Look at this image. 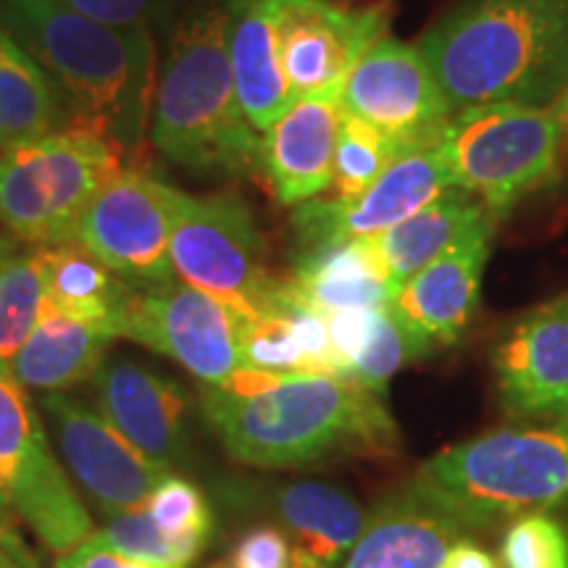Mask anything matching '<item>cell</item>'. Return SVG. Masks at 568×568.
Returning <instances> with one entry per match:
<instances>
[{"instance_id": "6da1fadb", "label": "cell", "mask_w": 568, "mask_h": 568, "mask_svg": "<svg viewBox=\"0 0 568 568\" xmlns=\"http://www.w3.org/2000/svg\"><path fill=\"white\" fill-rule=\"evenodd\" d=\"M201 414L224 450L255 468H297L395 445L379 395L339 376L243 366L222 387L201 389Z\"/></svg>"}, {"instance_id": "7a4b0ae2", "label": "cell", "mask_w": 568, "mask_h": 568, "mask_svg": "<svg viewBox=\"0 0 568 568\" xmlns=\"http://www.w3.org/2000/svg\"><path fill=\"white\" fill-rule=\"evenodd\" d=\"M0 27L59 82L74 119L122 151L140 148L153 119V27H116L63 0H0Z\"/></svg>"}, {"instance_id": "3957f363", "label": "cell", "mask_w": 568, "mask_h": 568, "mask_svg": "<svg viewBox=\"0 0 568 568\" xmlns=\"http://www.w3.org/2000/svg\"><path fill=\"white\" fill-rule=\"evenodd\" d=\"M418 51L453 113L552 105L568 84V0H460Z\"/></svg>"}, {"instance_id": "277c9868", "label": "cell", "mask_w": 568, "mask_h": 568, "mask_svg": "<svg viewBox=\"0 0 568 568\" xmlns=\"http://www.w3.org/2000/svg\"><path fill=\"white\" fill-rule=\"evenodd\" d=\"M224 30L219 6L184 19L155 88L153 145L195 174H247L258 166L261 134L240 109Z\"/></svg>"}, {"instance_id": "5b68a950", "label": "cell", "mask_w": 568, "mask_h": 568, "mask_svg": "<svg viewBox=\"0 0 568 568\" xmlns=\"http://www.w3.org/2000/svg\"><path fill=\"white\" fill-rule=\"evenodd\" d=\"M410 493L460 527L568 510V422L503 426L426 460Z\"/></svg>"}, {"instance_id": "8992f818", "label": "cell", "mask_w": 568, "mask_h": 568, "mask_svg": "<svg viewBox=\"0 0 568 568\" xmlns=\"http://www.w3.org/2000/svg\"><path fill=\"white\" fill-rule=\"evenodd\" d=\"M122 169V148L82 126L0 151V226L32 247L71 243L84 205Z\"/></svg>"}, {"instance_id": "52a82bcc", "label": "cell", "mask_w": 568, "mask_h": 568, "mask_svg": "<svg viewBox=\"0 0 568 568\" xmlns=\"http://www.w3.org/2000/svg\"><path fill=\"white\" fill-rule=\"evenodd\" d=\"M437 145L453 184L500 216L556 180L560 124L552 105H471L447 119Z\"/></svg>"}, {"instance_id": "ba28073f", "label": "cell", "mask_w": 568, "mask_h": 568, "mask_svg": "<svg viewBox=\"0 0 568 568\" xmlns=\"http://www.w3.org/2000/svg\"><path fill=\"white\" fill-rule=\"evenodd\" d=\"M169 258L176 280L193 284L243 316L261 314L276 280L266 268V243L243 197H209L174 190Z\"/></svg>"}, {"instance_id": "9c48e42d", "label": "cell", "mask_w": 568, "mask_h": 568, "mask_svg": "<svg viewBox=\"0 0 568 568\" xmlns=\"http://www.w3.org/2000/svg\"><path fill=\"white\" fill-rule=\"evenodd\" d=\"M0 481L17 516L45 550H74L92 531L88 503L69 479L34 400L0 372Z\"/></svg>"}, {"instance_id": "30bf717a", "label": "cell", "mask_w": 568, "mask_h": 568, "mask_svg": "<svg viewBox=\"0 0 568 568\" xmlns=\"http://www.w3.org/2000/svg\"><path fill=\"white\" fill-rule=\"evenodd\" d=\"M243 314L182 280L132 287L119 316V337L166 355L203 387H222L243 368Z\"/></svg>"}, {"instance_id": "8fae6325", "label": "cell", "mask_w": 568, "mask_h": 568, "mask_svg": "<svg viewBox=\"0 0 568 568\" xmlns=\"http://www.w3.org/2000/svg\"><path fill=\"white\" fill-rule=\"evenodd\" d=\"M174 187L138 169H122L90 197L71 243L111 268L130 287L174 280L169 258Z\"/></svg>"}, {"instance_id": "7c38bea8", "label": "cell", "mask_w": 568, "mask_h": 568, "mask_svg": "<svg viewBox=\"0 0 568 568\" xmlns=\"http://www.w3.org/2000/svg\"><path fill=\"white\" fill-rule=\"evenodd\" d=\"M40 410L69 479L103 521L145 508L155 487L169 477L77 397L45 393Z\"/></svg>"}, {"instance_id": "4fadbf2b", "label": "cell", "mask_w": 568, "mask_h": 568, "mask_svg": "<svg viewBox=\"0 0 568 568\" xmlns=\"http://www.w3.org/2000/svg\"><path fill=\"white\" fill-rule=\"evenodd\" d=\"M337 103L343 113L374 126L395 153L437 142L453 116L418 45H406L387 34L361 55Z\"/></svg>"}, {"instance_id": "5bb4252c", "label": "cell", "mask_w": 568, "mask_h": 568, "mask_svg": "<svg viewBox=\"0 0 568 568\" xmlns=\"http://www.w3.org/2000/svg\"><path fill=\"white\" fill-rule=\"evenodd\" d=\"M272 17L293 98H339L361 55L385 38L389 6L351 11L332 0H272Z\"/></svg>"}, {"instance_id": "9a60e30c", "label": "cell", "mask_w": 568, "mask_h": 568, "mask_svg": "<svg viewBox=\"0 0 568 568\" xmlns=\"http://www.w3.org/2000/svg\"><path fill=\"white\" fill-rule=\"evenodd\" d=\"M437 142L395 153L382 174L355 197L297 205L293 226L301 243L314 247L337 240L376 237L456 187Z\"/></svg>"}, {"instance_id": "2e32d148", "label": "cell", "mask_w": 568, "mask_h": 568, "mask_svg": "<svg viewBox=\"0 0 568 568\" xmlns=\"http://www.w3.org/2000/svg\"><path fill=\"white\" fill-rule=\"evenodd\" d=\"M88 385L92 408L148 460L169 474L190 466L193 397L180 382L130 355H109Z\"/></svg>"}, {"instance_id": "e0dca14e", "label": "cell", "mask_w": 568, "mask_h": 568, "mask_svg": "<svg viewBox=\"0 0 568 568\" xmlns=\"http://www.w3.org/2000/svg\"><path fill=\"white\" fill-rule=\"evenodd\" d=\"M497 387L516 416H560L568 406V295L539 305L503 335Z\"/></svg>"}, {"instance_id": "ac0fdd59", "label": "cell", "mask_w": 568, "mask_h": 568, "mask_svg": "<svg viewBox=\"0 0 568 568\" xmlns=\"http://www.w3.org/2000/svg\"><path fill=\"white\" fill-rule=\"evenodd\" d=\"M224 493L226 500L237 506H255L272 514L293 537V550L324 568H337L366 527L358 500L324 481H287L272 487L226 485Z\"/></svg>"}, {"instance_id": "d6986e66", "label": "cell", "mask_w": 568, "mask_h": 568, "mask_svg": "<svg viewBox=\"0 0 568 568\" xmlns=\"http://www.w3.org/2000/svg\"><path fill=\"white\" fill-rule=\"evenodd\" d=\"M493 234L495 230L474 234L403 282L389 297L393 314L426 343H456L477 314Z\"/></svg>"}, {"instance_id": "ffe728a7", "label": "cell", "mask_w": 568, "mask_h": 568, "mask_svg": "<svg viewBox=\"0 0 568 568\" xmlns=\"http://www.w3.org/2000/svg\"><path fill=\"white\" fill-rule=\"evenodd\" d=\"M343 124L337 98H295L261 134L258 166L284 205H301L329 190Z\"/></svg>"}, {"instance_id": "44dd1931", "label": "cell", "mask_w": 568, "mask_h": 568, "mask_svg": "<svg viewBox=\"0 0 568 568\" xmlns=\"http://www.w3.org/2000/svg\"><path fill=\"white\" fill-rule=\"evenodd\" d=\"M226 55L240 109L258 134H264L293 105L287 77L276 48L272 0H226Z\"/></svg>"}, {"instance_id": "7402d4cb", "label": "cell", "mask_w": 568, "mask_h": 568, "mask_svg": "<svg viewBox=\"0 0 568 568\" xmlns=\"http://www.w3.org/2000/svg\"><path fill=\"white\" fill-rule=\"evenodd\" d=\"M460 529L456 518L408 493L366 518L345 568H439Z\"/></svg>"}, {"instance_id": "603a6c76", "label": "cell", "mask_w": 568, "mask_h": 568, "mask_svg": "<svg viewBox=\"0 0 568 568\" xmlns=\"http://www.w3.org/2000/svg\"><path fill=\"white\" fill-rule=\"evenodd\" d=\"M290 284L326 316L347 308H385L395 293L376 237L305 247Z\"/></svg>"}, {"instance_id": "cb8c5ba5", "label": "cell", "mask_w": 568, "mask_h": 568, "mask_svg": "<svg viewBox=\"0 0 568 568\" xmlns=\"http://www.w3.org/2000/svg\"><path fill=\"white\" fill-rule=\"evenodd\" d=\"M495 213L477 195L466 193L464 187H450L406 222L376 234L393 287L397 290L474 234L495 230Z\"/></svg>"}, {"instance_id": "d4e9b609", "label": "cell", "mask_w": 568, "mask_h": 568, "mask_svg": "<svg viewBox=\"0 0 568 568\" xmlns=\"http://www.w3.org/2000/svg\"><path fill=\"white\" fill-rule=\"evenodd\" d=\"M111 345L113 337L59 314L51 303L42 301L30 337L13 355L11 376L27 389L67 393L92 379L109 358Z\"/></svg>"}, {"instance_id": "484cf974", "label": "cell", "mask_w": 568, "mask_h": 568, "mask_svg": "<svg viewBox=\"0 0 568 568\" xmlns=\"http://www.w3.org/2000/svg\"><path fill=\"white\" fill-rule=\"evenodd\" d=\"M45 274V303L63 316L119 339V316L130 284L77 243L38 247Z\"/></svg>"}, {"instance_id": "4316f807", "label": "cell", "mask_w": 568, "mask_h": 568, "mask_svg": "<svg viewBox=\"0 0 568 568\" xmlns=\"http://www.w3.org/2000/svg\"><path fill=\"white\" fill-rule=\"evenodd\" d=\"M61 116L51 74L0 27V151L51 134Z\"/></svg>"}, {"instance_id": "83f0119b", "label": "cell", "mask_w": 568, "mask_h": 568, "mask_svg": "<svg viewBox=\"0 0 568 568\" xmlns=\"http://www.w3.org/2000/svg\"><path fill=\"white\" fill-rule=\"evenodd\" d=\"M45 301L40 251H9L0 258V372L11 374L13 355L30 337Z\"/></svg>"}, {"instance_id": "f1b7e54d", "label": "cell", "mask_w": 568, "mask_h": 568, "mask_svg": "<svg viewBox=\"0 0 568 568\" xmlns=\"http://www.w3.org/2000/svg\"><path fill=\"white\" fill-rule=\"evenodd\" d=\"M95 535L126 558L174 568H187L209 545V539L195 535H169L148 516L145 508L105 518L103 529Z\"/></svg>"}, {"instance_id": "f546056e", "label": "cell", "mask_w": 568, "mask_h": 568, "mask_svg": "<svg viewBox=\"0 0 568 568\" xmlns=\"http://www.w3.org/2000/svg\"><path fill=\"white\" fill-rule=\"evenodd\" d=\"M429 351L432 343H426L422 335L408 329V326L393 314V308L385 305V308L379 311V318H376V326L366 351L361 353L358 361H355L347 379L366 387L368 393L379 395L385 393L387 382L393 379L403 366L422 358V355Z\"/></svg>"}, {"instance_id": "4dcf8cb0", "label": "cell", "mask_w": 568, "mask_h": 568, "mask_svg": "<svg viewBox=\"0 0 568 568\" xmlns=\"http://www.w3.org/2000/svg\"><path fill=\"white\" fill-rule=\"evenodd\" d=\"M393 145L374 126L351 113H343L335 151V176H332V184L337 187V201L364 193L382 174V169L393 161Z\"/></svg>"}, {"instance_id": "1f68e13d", "label": "cell", "mask_w": 568, "mask_h": 568, "mask_svg": "<svg viewBox=\"0 0 568 568\" xmlns=\"http://www.w3.org/2000/svg\"><path fill=\"white\" fill-rule=\"evenodd\" d=\"M240 353H243V366L247 368L276 374H303V355L293 335V326L272 308L243 318Z\"/></svg>"}, {"instance_id": "d6a6232c", "label": "cell", "mask_w": 568, "mask_h": 568, "mask_svg": "<svg viewBox=\"0 0 568 568\" xmlns=\"http://www.w3.org/2000/svg\"><path fill=\"white\" fill-rule=\"evenodd\" d=\"M503 568H568V535L548 514H527L503 537Z\"/></svg>"}, {"instance_id": "836d02e7", "label": "cell", "mask_w": 568, "mask_h": 568, "mask_svg": "<svg viewBox=\"0 0 568 568\" xmlns=\"http://www.w3.org/2000/svg\"><path fill=\"white\" fill-rule=\"evenodd\" d=\"M148 516L169 535H195L211 539L213 510L203 489L190 479L169 474L148 500Z\"/></svg>"}, {"instance_id": "e575fe53", "label": "cell", "mask_w": 568, "mask_h": 568, "mask_svg": "<svg viewBox=\"0 0 568 568\" xmlns=\"http://www.w3.org/2000/svg\"><path fill=\"white\" fill-rule=\"evenodd\" d=\"M379 311L382 308H347L326 316V324H329V343L332 353H335L339 379H347L355 361H358L361 353L366 351L376 326V318H379Z\"/></svg>"}, {"instance_id": "d590c367", "label": "cell", "mask_w": 568, "mask_h": 568, "mask_svg": "<svg viewBox=\"0 0 568 568\" xmlns=\"http://www.w3.org/2000/svg\"><path fill=\"white\" fill-rule=\"evenodd\" d=\"M71 9L116 27H153L174 11L180 0H63Z\"/></svg>"}, {"instance_id": "8d00e7d4", "label": "cell", "mask_w": 568, "mask_h": 568, "mask_svg": "<svg viewBox=\"0 0 568 568\" xmlns=\"http://www.w3.org/2000/svg\"><path fill=\"white\" fill-rule=\"evenodd\" d=\"M226 568H293V545L276 527H255L234 542Z\"/></svg>"}, {"instance_id": "74e56055", "label": "cell", "mask_w": 568, "mask_h": 568, "mask_svg": "<svg viewBox=\"0 0 568 568\" xmlns=\"http://www.w3.org/2000/svg\"><path fill=\"white\" fill-rule=\"evenodd\" d=\"M55 568H174V566H155L148 560H134L126 558L122 552H116L103 542L101 537L92 531L84 542L77 545L74 550L63 552L55 560Z\"/></svg>"}, {"instance_id": "f35d334b", "label": "cell", "mask_w": 568, "mask_h": 568, "mask_svg": "<svg viewBox=\"0 0 568 568\" xmlns=\"http://www.w3.org/2000/svg\"><path fill=\"white\" fill-rule=\"evenodd\" d=\"M0 550L9 552L21 568H42V560L34 556V550L27 545L17 527V510L11 506V497L0 481Z\"/></svg>"}, {"instance_id": "ab89813d", "label": "cell", "mask_w": 568, "mask_h": 568, "mask_svg": "<svg viewBox=\"0 0 568 568\" xmlns=\"http://www.w3.org/2000/svg\"><path fill=\"white\" fill-rule=\"evenodd\" d=\"M439 568H497L495 558L471 539H458Z\"/></svg>"}, {"instance_id": "60d3db41", "label": "cell", "mask_w": 568, "mask_h": 568, "mask_svg": "<svg viewBox=\"0 0 568 568\" xmlns=\"http://www.w3.org/2000/svg\"><path fill=\"white\" fill-rule=\"evenodd\" d=\"M552 111H556L560 124V151H568V84L552 103Z\"/></svg>"}, {"instance_id": "b9f144b4", "label": "cell", "mask_w": 568, "mask_h": 568, "mask_svg": "<svg viewBox=\"0 0 568 568\" xmlns=\"http://www.w3.org/2000/svg\"><path fill=\"white\" fill-rule=\"evenodd\" d=\"M0 568H21V566L17 564V560H13V558L9 556V552L0 550Z\"/></svg>"}, {"instance_id": "7bdbcfd3", "label": "cell", "mask_w": 568, "mask_h": 568, "mask_svg": "<svg viewBox=\"0 0 568 568\" xmlns=\"http://www.w3.org/2000/svg\"><path fill=\"white\" fill-rule=\"evenodd\" d=\"M11 247H17V243H13V240H9V237H0V258H3V255L9 253Z\"/></svg>"}, {"instance_id": "ee69618b", "label": "cell", "mask_w": 568, "mask_h": 568, "mask_svg": "<svg viewBox=\"0 0 568 568\" xmlns=\"http://www.w3.org/2000/svg\"><path fill=\"white\" fill-rule=\"evenodd\" d=\"M558 418H564V422H568V406H566V408H564V414H560V416H558Z\"/></svg>"}, {"instance_id": "f6af8a7d", "label": "cell", "mask_w": 568, "mask_h": 568, "mask_svg": "<svg viewBox=\"0 0 568 568\" xmlns=\"http://www.w3.org/2000/svg\"><path fill=\"white\" fill-rule=\"evenodd\" d=\"M332 3H335V0H332Z\"/></svg>"}, {"instance_id": "bcb514c9", "label": "cell", "mask_w": 568, "mask_h": 568, "mask_svg": "<svg viewBox=\"0 0 568 568\" xmlns=\"http://www.w3.org/2000/svg\"><path fill=\"white\" fill-rule=\"evenodd\" d=\"M11 251H13V247H11Z\"/></svg>"}]
</instances>
